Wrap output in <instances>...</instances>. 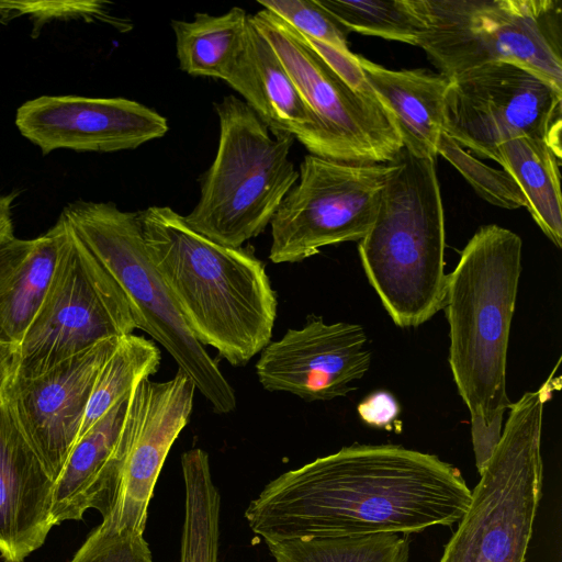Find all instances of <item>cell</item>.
<instances>
[{
  "instance_id": "cell-20",
  "label": "cell",
  "mask_w": 562,
  "mask_h": 562,
  "mask_svg": "<svg viewBox=\"0 0 562 562\" xmlns=\"http://www.w3.org/2000/svg\"><path fill=\"white\" fill-rule=\"evenodd\" d=\"M70 237L60 214L43 235L0 241V345L16 348L35 318Z\"/></svg>"
},
{
  "instance_id": "cell-28",
  "label": "cell",
  "mask_w": 562,
  "mask_h": 562,
  "mask_svg": "<svg viewBox=\"0 0 562 562\" xmlns=\"http://www.w3.org/2000/svg\"><path fill=\"white\" fill-rule=\"evenodd\" d=\"M258 3L297 33L338 50L351 52L347 41L349 32L317 0H266Z\"/></svg>"
},
{
  "instance_id": "cell-5",
  "label": "cell",
  "mask_w": 562,
  "mask_h": 562,
  "mask_svg": "<svg viewBox=\"0 0 562 562\" xmlns=\"http://www.w3.org/2000/svg\"><path fill=\"white\" fill-rule=\"evenodd\" d=\"M559 364L560 359L538 390L509 407L499 441L439 562H525L541 497L543 411L560 389Z\"/></svg>"
},
{
  "instance_id": "cell-8",
  "label": "cell",
  "mask_w": 562,
  "mask_h": 562,
  "mask_svg": "<svg viewBox=\"0 0 562 562\" xmlns=\"http://www.w3.org/2000/svg\"><path fill=\"white\" fill-rule=\"evenodd\" d=\"M61 215L123 291L136 328L159 342L217 414L236 407L233 386L194 337L150 261L137 212L112 202L76 201Z\"/></svg>"
},
{
  "instance_id": "cell-21",
  "label": "cell",
  "mask_w": 562,
  "mask_h": 562,
  "mask_svg": "<svg viewBox=\"0 0 562 562\" xmlns=\"http://www.w3.org/2000/svg\"><path fill=\"white\" fill-rule=\"evenodd\" d=\"M378 101L411 155L436 160L442 134L445 95L450 80L426 69L385 68L357 55Z\"/></svg>"
},
{
  "instance_id": "cell-32",
  "label": "cell",
  "mask_w": 562,
  "mask_h": 562,
  "mask_svg": "<svg viewBox=\"0 0 562 562\" xmlns=\"http://www.w3.org/2000/svg\"><path fill=\"white\" fill-rule=\"evenodd\" d=\"M15 196V193H0V241L13 236L11 210Z\"/></svg>"
},
{
  "instance_id": "cell-27",
  "label": "cell",
  "mask_w": 562,
  "mask_h": 562,
  "mask_svg": "<svg viewBox=\"0 0 562 562\" xmlns=\"http://www.w3.org/2000/svg\"><path fill=\"white\" fill-rule=\"evenodd\" d=\"M437 153L448 160L486 202L508 210L526 207L525 195L505 169L486 166L443 132L439 138Z\"/></svg>"
},
{
  "instance_id": "cell-17",
  "label": "cell",
  "mask_w": 562,
  "mask_h": 562,
  "mask_svg": "<svg viewBox=\"0 0 562 562\" xmlns=\"http://www.w3.org/2000/svg\"><path fill=\"white\" fill-rule=\"evenodd\" d=\"M54 481L0 398V555L23 562L41 548L52 519Z\"/></svg>"
},
{
  "instance_id": "cell-3",
  "label": "cell",
  "mask_w": 562,
  "mask_h": 562,
  "mask_svg": "<svg viewBox=\"0 0 562 562\" xmlns=\"http://www.w3.org/2000/svg\"><path fill=\"white\" fill-rule=\"evenodd\" d=\"M520 237L502 226H481L448 274L443 307L449 363L471 415L475 465L481 474L503 430L510 403L507 349L521 271Z\"/></svg>"
},
{
  "instance_id": "cell-6",
  "label": "cell",
  "mask_w": 562,
  "mask_h": 562,
  "mask_svg": "<svg viewBox=\"0 0 562 562\" xmlns=\"http://www.w3.org/2000/svg\"><path fill=\"white\" fill-rule=\"evenodd\" d=\"M217 151L201 179L200 198L184 216L209 239L238 248L261 234L299 180L290 160L294 136L272 133L239 98L214 103Z\"/></svg>"
},
{
  "instance_id": "cell-30",
  "label": "cell",
  "mask_w": 562,
  "mask_h": 562,
  "mask_svg": "<svg viewBox=\"0 0 562 562\" xmlns=\"http://www.w3.org/2000/svg\"><path fill=\"white\" fill-rule=\"evenodd\" d=\"M302 36L347 86L366 99L379 102L359 65L357 54L341 52L323 42Z\"/></svg>"
},
{
  "instance_id": "cell-31",
  "label": "cell",
  "mask_w": 562,
  "mask_h": 562,
  "mask_svg": "<svg viewBox=\"0 0 562 562\" xmlns=\"http://www.w3.org/2000/svg\"><path fill=\"white\" fill-rule=\"evenodd\" d=\"M360 418L368 425L391 429L400 414L401 407L396 398L386 391H376L367 396L358 405Z\"/></svg>"
},
{
  "instance_id": "cell-1",
  "label": "cell",
  "mask_w": 562,
  "mask_h": 562,
  "mask_svg": "<svg viewBox=\"0 0 562 562\" xmlns=\"http://www.w3.org/2000/svg\"><path fill=\"white\" fill-rule=\"evenodd\" d=\"M470 501L460 471L435 454L355 443L269 482L245 518L263 541L409 535L458 522Z\"/></svg>"
},
{
  "instance_id": "cell-22",
  "label": "cell",
  "mask_w": 562,
  "mask_h": 562,
  "mask_svg": "<svg viewBox=\"0 0 562 562\" xmlns=\"http://www.w3.org/2000/svg\"><path fill=\"white\" fill-rule=\"evenodd\" d=\"M561 158L543 140L518 136L497 145L494 160L515 179L533 221L558 248L562 247Z\"/></svg>"
},
{
  "instance_id": "cell-12",
  "label": "cell",
  "mask_w": 562,
  "mask_h": 562,
  "mask_svg": "<svg viewBox=\"0 0 562 562\" xmlns=\"http://www.w3.org/2000/svg\"><path fill=\"white\" fill-rule=\"evenodd\" d=\"M449 80L442 132L462 148L495 160L497 145L529 136L562 155V93L535 74L493 63Z\"/></svg>"
},
{
  "instance_id": "cell-13",
  "label": "cell",
  "mask_w": 562,
  "mask_h": 562,
  "mask_svg": "<svg viewBox=\"0 0 562 562\" xmlns=\"http://www.w3.org/2000/svg\"><path fill=\"white\" fill-rule=\"evenodd\" d=\"M120 338L98 342L33 378H10L3 398L54 483L78 440L95 380Z\"/></svg>"
},
{
  "instance_id": "cell-25",
  "label": "cell",
  "mask_w": 562,
  "mask_h": 562,
  "mask_svg": "<svg viewBox=\"0 0 562 562\" xmlns=\"http://www.w3.org/2000/svg\"><path fill=\"white\" fill-rule=\"evenodd\" d=\"M160 361V350L154 341L134 334L121 337L98 374L79 437L126 397L135 385L155 374Z\"/></svg>"
},
{
  "instance_id": "cell-19",
  "label": "cell",
  "mask_w": 562,
  "mask_h": 562,
  "mask_svg": "<svg viewBox=\"0 0 562 562\" xmlns=\"http://www.w3.org/2000/svg\"><path fill=\"white\" fill-rule=\"evenodd\" d=\"M224 81L272 133L292 135L312 151L316 120L250 15L243 48Z\"/></svg>"
},
{
  "instance_id": "cell-24",
  "label": "cell",
  "mask_w": 562,
  "mask_h": 562,
  "mask_svg": "<svg viewBox=\"0 0 562 562\" xmlns=\"http://www.w3.org/2000/svg\"><path fill=\"white\" fill-rule=\"evenodd\" d=\"M407 535L265 540L276 562H408Z\"/></svg>"
},
{
  "instance_id": "cell-26",
  "label": "cell",
  "mask_w": 562,
  "mask_h": 562,
  "mask_svg": "<svg viewBox=\"0 0 562 562\" xmlns=\"http://www.w3.org/2000/svg\"><path fill=\"white\" fill-rule=\"evenodd\" d=\"M349 33L417 46L423 23L409 0H317Z\"/></svg>"
},
{
  "instance_id": "cell-15",
  "label": "cell",
  "mask_w": 562,
  "mask_h": 562,
  "mask_svg": "<svg viewBox=\"0 0 562 562\" xmlns=\"http://www.w3.org/2000/svg\"><path fill=\"white\" fill-rule=\"evenodd\" d=\"M368 337L358 324H327L310 316L301 328H290L270 341L256 363L262 387L289 392L304 401L345 396L369 370Z\"/></svg>"
},
{
  "instance_id": "cell-29",
  "label": "cell",
  "mask_w": 562,
  "mask_h": 562,
  "mask_svg": "<svg viewBox=\"0 0 562 562\" xmlns=\"http://www.w3.org/2000/svg\"><path fill=\"white\" fill-rule=\"evenodd\" d=\"M70 562H154L144 533L102 522L88 536Z\"/></svg>"
},
{
  "instance_id": "cell-9",
  "label": "cell",
  "mask_w": 562,
  "mask_h": 562,
  "mask_svg": "<svg viewBox=\"0 0 562 562\" xmlns=\"http://www.w3.org/2000/svg\"><path fill=\"white\" fill-rule=\"evenodd\" d=\"M136 324L110 273L70 228L46 296L15 350L12 376L33 378Z\"/></svg>"
},
{
  "instance_id": "cell-2",
  "label": "cell",
  "mask_w": 562,
  "mask_h": 562,
  "mask_svg": "<svg viewBox=\"0 0 562 562\" xmlns=\"http://www.w3.org/2000/svg\"><path fill=\"white\" fill-rule=\"evenodd\" d=\"M146 252L203 346L245 366L270 341L278 301L250 248L217 244L169 206L138 211Z\"/></svg>"
},
{
  "instance_id": "cell-16",
  "label": "cell",
  "mask_w": 562,
  "mask_h": 562,
  "mask_svg": "<svg viewBox=\"0 0 562 562\" xmlns=\"http://www.w3.org/2000/svg\"><path fill=\"white\" fill-rule=\"evenodd\" d=\"M195 391L192 380L180 370L168 381L147 379L133 387L125 416L128 448L123 475L115 505L102 520L145 532L157 479L190 419Z\"/></svg>"
},
{
  "instance_id": "cell-33",
  "label": "cell",
  "mask_w": 562,
  "mask_h": 562,
  "mask_svg": "<svg viewBox=\"0 0 562 562\" xmlns=\"http://www.w3.org/2000/svg\"><path fill=\"white\" fill-rule=\"evenodd\" d=\"M16 348L0 345V398L3 396L7 384L13 374Z\"/></svg>"
},
{
  "instance_id": "cell-18",
  "label": "cell",
  "mask_w": 562,
  "mask_h": 562,
  "mask_svg": "<svg viewBox=\"0 0 562 562\" xmlns=\"http://www.w3.org/2000/svg\"><path fill=\"white\" fill-rule=\"evenodd\" d=\"M130 394L80 436L72 447L54 483V526L81 519L91 508L99 510L102 519L111 514L128 448L125 416Z\"/></svg>"
},
{
  "instance_id": "cell-11",
  "label": "cell",
  "mask_w": 562,
  "mask_h": 562,
  "mask_svg": "<svg viewBox=\"0 0 562 562\" xmlns=\"http://www.w3.org/2000/svg\"><path fill=\"white\" fill-rule=\"evenodd\" d=\"M392 168V161L355 164L306 155L297 182L270 222L269 259L300 262L325 246L360 241L375 220Z\"/></svg>"
},
{
  "instance_id": "cell-23",
  "label": "cell",
  "mask_w": 562,
  "mask_h": 562,
  "mask_svg": "<svg viewBox=\"0 0 562 562\" xmlns=\"http://www.w3.org/2000/svg\"><path fill=\"white\" fill-rule=\"evenodd\" d=\"M248 23L249 15L239 7L220 15L196 13L192 21H171L179 68L224 80L243 48Z\"/></svg>"
},
{
  "instance_id": "cell-14",
  "label": "cell",
  "mask_w": 562,
  "mask_h": 562,
  "mask_svg": "<svg viewBox=\"0 0 562 562\" xmlns=\"http://www.w3.org/2000/svg\"><path fill=\"white\" fill-rule=\"evenodd\" d=\"M20 134L43 155L57 149L113 153L160 138L168 122L157 111L126 98L40 95L15 113Z\"/></svg>"
},
{
  "instance_id": "cell-7",
  "label": "cell",
  "mask_w": 562,
  "mask_h": 562,
  "mask_svg": "<svg viewBox=\"0 0 562 562\" xmlns=\"http://www.w3.org/2000/svg\"><path fill=\"white\" fill-rule=\"evenodd\" d=\"M417 46L451 79L493 63L521 67L562 93L561 0H409Z\"/></svg>"
},
{
  "instance_id": "cell-10",
  "label": "cell",
  "mask_w": 562,
  "mask_h": 562,
  "mask_svg": "<svg viewBox=\"0 0 562 562\" xmlns=\"http://www.w3.org/2000/svg\"><path fill=\"white\" fill-rule=\"evenodd\" d=\"M250 19L273 47L316 120L310 154L355 164H386L403 149L382 105L353 91L303 36L266 9Z\"/></svg>"
},
{
  "instance_id": "cell-4",
  "label": "cell",
  "mask_w": 562,
  "mask_h": 562,
  "mask_svg": "<svg viewBox=\"0 0 562 562\" xmlns=\"http://www.w3.org/2000/svg\"><path fill=\"white\" fill-rule=\"evenodd\" d=\"M375 220L359 241L367 278L400 327L443 308L445 215L436 160L405 149L392 161Z\"/></svg>"
}]
</instances>
